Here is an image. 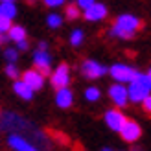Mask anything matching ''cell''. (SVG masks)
<instances>
[{"instance_id":"obj_1","label":"cell","mask_w":151,"mask_h":151,"mask_svg":"<svg viewBox=\"0 0 151 151\" xmlns=\"http://www.w3.org/2000/svg\"><path fill=\"white\" fill-rule=\"evenodd\" d=\"M129 100L134 103H142L146 98L151 94V78L149 74H140L134 81L129 83Z\"/></svg>"},{"instance_id":"obj_2","label":"cell","mask_w":151,"mask_h":151,"mask_svg":"<svg viewBox=\"0 0 151 151\" xmlns=\"http://www.w3.org/2000/svg\"><path fill=\"white\" fill-rule=\"evenodd\" d=\"M109 74L112 76V79H114L116 83H127V85L140 76V72L137 68H133V66H129V65H120V63L112 65L109 68Z\"/></svg>"},{"instance_id":"obj_3","label":"cell","mask_w":151,"mask_h":151,"mask_svg":"<svg viewBox=\"0 0 151 151\" xmlns=\"http://www.w3.org/2000/svg\"><path fill=\"white\" fill-rule=\"evenodd\" d=\"M2 127H4V129L13 131V133L22 131V129H26V131L33 129L24 118L19 116V114H15V112H4V114H2Z\"/></svg>"},{"instance_id":"obj_4","label":"cell","mask_w":151,"mask_h":151,"mask_svg":"<svg viewBox=\"0 0 151 151\" xmlns=\"http://www.w3.org/2000/svg\"><path fill=\"white\" fill-rule=\"evenodd\" d=\"M50 81H52V85H54L57 90L68 87V83H70V68H68V65L66 63L59 65L57 68L52 72V79Z\"/></svg>"},{"instance_id":"obj_5","label":"cell","mask_w":151,"mask_h":151,"mask_svg":"<svg viewBox=\"0 0 151 151\" xmlns=\"http://www.w3.org/2000/svg\"><path fill=\"white\" fill-rule=\"evenodd\" d=\"M81 72L85 78L88 79H96V78H101L103 74H107V68L101 65V63H98L94 61V59H85L81 65Z\"/></svg>"},{"instance_id":"obj_6","label":"cell","mask_w":151,"mask_h":151,"mask_svg":"<svg viewBox=\"0 0 151 151\" xmlns=\"http://www.w3.org/2000/svg\"><path fill=\"white\" fill-rule=\"evenodd\" d=\"M33 63H35V68L39 70L42 76H50L52 55L48 54L46 50H41V48H37V50L33 52Z\"/></svg>"},{"instance_id":"obj_7","label":"cell","mask_w":151,"mask_h":151,"mask_svg":"<svg viewBox=\"0 0 151 151\" xmlns=\"http://www.w3.org/2000/svg\"><path fill=\"white\" fill-rule=\"evenodd\" d=\"M7 146L13 151H39V147L33 146L29 140H26L24 137H20L19 133H11L7 137Z\"/></svg>"},{"instance_id":"obj_8","label":"cell","mask_w":151,"mask_h":151,"mask_svg":"<svg viewBox=\"0 0 151 151\" xmlns=\"http://www.w3.org/2000/svg\"><path fill=\"white\" fill-rule=\"evenodd\" d=\"M109 98L116 107H124L129 101V90L124 87V83H116V85L109 87Z\"/></svg>"},{"instance_id":"obj_9","label":"cell","mask_w":151,"mask_h":151,"mask_svg":"<svg viewBox=\"0 0 151 151\" xmlns=\"http://www.w3.org/2000/svg\"><path fill=\"white\" fill-rule=\"evenodd\" d=\"M127 118L124 116V112H120L118 109H109L107 112H105V124L109 125V129L112 131H122V127L125 125Z\"/></svg>"},{"instance_id":"obj_10","label":"cell","mask_w":151,"mask_h":151,"mask_svg":"<svg viewBox=\"0 0 151 151\" xmlns=\"http://www.w3.org/2000/svg\"><path fill=\"white\" fill-rule=\"evenodd\" d=\"M22 81H24L29 88L41 90L42 85H44V76L37 70V68H32V70H26L24 74H22Z\"/></svg>"},{"instance_id":"obj_11","label":"cell","mask_w":151,"mask_h":151,"mask_svg":"<svg viewBox=\"0 0 151 151\" xmlns=\"http://www.w3.org/2000/svg\"><path fill=\"white\" fill-rule=\"evenodd\" d=\"M114 24L118 26V28H122V29H125V32H131V33H134L137 29L142 26V22H140V19H137L134 15H120V17L116 19V22Z\"/></svg>"},{"instance_id":"obj_12","label":"cell","mask_w":151,"mask_h":151,"mask_svg":"<svg viewBox=\"0 0 151 151\" xmlns=\"http://www.w3.org/2000/svg\"><path fill=\"white\" fill-rule=\"evenodd\" d=\"M120 134H122V138L125 142H137L140 138V134H142V129H140V125L137 122L127 120L125 125L122 127V131H120Z\"/></svg>"},{"instance_id":"obj_13","label":"cell","mask_w":151,"mask_h":151,"mask_svg":"<svg viewBox=\"0 0 151 151\" xmlns=\"http://www.w3.org/2000/svg\"><path fill=\"white\" fill-rule=\"evenodd\" d=\"M83 17H85V20H88V22H98V20H103L105 17H107V7H105L103 4H100V2H96L92 7L85 9Z\"/></svg>"},{"instance_id":"obj_14","label":"cell","mask_w":151,"mask_h":151,"mask_svg":"<svg viewBox=\"0 0 151 151\" xmlns=\"http://www.w3.org/2000/svg\"><path fill=\"white\" fill-rule=\"evenodd\" d=\"M55 103L59 105L61 109H68L70 105L74 103V94L72 90L66 87V88H59L55 92Z\"/></svg>"},{"instance_id":"obj_15","label":"cell","mask_w":151,"mask_h":151,"mask_svg":"<svg viewBox=\"0 0 151 151\" xmlns=\"http://www.w3.org/2000/svg\"><path fill=\"white\" fill-rule=\"evenodd\" d=\"M13 90H15V94H17L20 100H26V101L32 100V98H33V92H35V90L29 88L22 79H15V83H13Z\"/></svg>"},{"instance_id":"obj_16","label":"cell","mask_w":151,"mask_h":151,"mask_svg":"<svg viewBox=\"0 0 151 151\" xmlns=\"http://www.w3.org/2000/svg\"><path fill=\"white\" fill-rule=\"evenodd\" d=\"M7 35H9V41H15V42L26 41V29L22 26H13L9 32H7Z\"/></svg>"},{"instance_id":"obj_17","label":"cell","mask_w":151,"mask_h":151,"mask_svg":"<svg viewBox=\"0 0 151 151\" xmlns=\"http://www.w3.org/2000/svg\"><path fill=\"white\" fill-rule=\"evenodd\" d=\"M0 15H4L7 19H13L17 15V6L15 2H2L0 4Z\"/></svg>"},{"instance_id":"obj_18","label":"cell","mask_w":151,"mask_h":151,"mask_svg":"<svg viewBox=\"0 0 151 151\" xmlns=\"http://www.w3.org/2000/svg\"><path fill=\"white\" fill-rule=\"evenodd\" d=\"M79 9H81V7H79L78 4H68V6L65 7L66 19H68V20H76V19L79 17Z\"/></svg>"},{"instance_id":"obj_19","label":"cell","mask_w":151,"mask_h":151,"mask_svg":"<svg viewBox=\"0 0 151 151\" xmlns=\"http://www.w3.org/2000/svg\"><path fill=\"white\" fill-rule=\"evenodd\" d=\"M111 35L112 37H118V39H131V37L134 35V33H131V32H125V29H122V28H118L116 24L111 28Z\"/></svg>"},{"instance_id":"obj_20","label":"cell","mask_w":151,"mask_h":151,"mask_svg":"<svg viewBox=\"0 0 151 151\" xmlns=\"http://www.w3.org/2000/svg\"><path fill=\"white\" fill-rule=\"evenodd\" d=\"M46 22H48V26H50L52 29H57L59 26L63 24V17H61V15H57V13H52V15H48Z\"/></svg>"},{"instance_id":"obj_21","label":"cell","mask_w":151,"mask_h":151,"mask_svg":"<svg viewBox=\"0 0 151 151\" xmlns=\"http://www.w3.org/2000/svg\"><path fill=\"white\" fill-rule=\"evenodd\" d=\"M100 96H101L100 88H96V87H88V88H85V98H87L88 101H98V100H100Z\"/></svg>"},{"instance_id":"obj_22","label":"cell","mask_w":151,"mask_h":151,"mask_svg":"<svg viewBox=\"0 0 151 151\" xmlns=\"http://www.w3.org/2000/svg\"><path fill=\"white\" fill-rule=\"evenodd\" d=\"M4 59L7 63H15L19 59V48H6L4 50Z\"/></svg>"},{"instance_id":"obj_23","label":"cell","mask_w":151,"mask_h":151,"mask_svg":"<svg viewBox=\"0 0 151 151\" xmlns=\"http://www.w3.org/2000/svg\"><path fill=\"white\" fill-rule=\"evenodd\" d=\"M81 42H83V32L81 29H74L70 33V44L72 46H79Z\"/></svg>"},{"instance_id":"obj_24","label":"cell","mask_w":151,"mask_h":151,"mask_svg":"<svg viewBox=\"0 0 151 151\" xmlns=\"http://www.w3.org/2000/svg\"><path fill=\"white\" fill-rule=\"evenodd\" d=\"M19 68H17V66H15V63H7L6 65V76H7V78H11V79H17L19 78Z\"/></svg>"},{"instance_id":"obj_25","label":"cell","mask_w":151,"mask_h":151,"mask_svg":"<svg viewBox=\"0 0 151 151\" xmlns=\"http://www.w3.org/2000/svg\"><path fill=\"white\" fill-rule=\"evenodd\" d=\"M11 28H13L11 19H7V17H4V15H0V32L6 33V32H9Z\"/></svg>"},{"instance_id":"obj_26","label":"cell","mask_w":151,"mask_h":151,"mask_svg":"<svg viewBox=\"0 0 151 151\" xmlns=\"http://www.w3.org/2000/svg\"><path fill=\"white\" fill-rule=\"evenodd\" d=\"M76 4H78L83 11H85V9H88V7H92L96 4V0H76Z\"/></svg>"},{"instance_id":"obj_27","label":"cell","mask_w":151,"mask_h":151,"mask_svg":"<svg viewBox=\"0 0 151 151\" xmlns=\"http://www.w3.org/2000/svg\"><path fill=\"white\" fill-rule=\"evenodd\" d=\"M44 4L50 6V7H59L65 4V0H44Z\"/></svg>"},{"instance_id":"obj_28","label":"cell","mask_w":151,"mask_h":151,"mask_svg":"<svg viewBox=\"0 0 151 151\" xmlns=\"http://www.w3.org/2000/svg\"><path fill=\"white\" fill-rule=\"evenodd\" d=\"M142 107H144V111H147V112H151V94L146 98L144 101H142Z\"/></svg>"},{"instance_id":"obj_29","label":"cell","mask_w":151,"mask_h":151,"mask_svg":"<svg viewBox=\"0 0 151 151\" xmlns=\"http://www.w3.org/2000/svg\"><path fill=\"white\" fill-rule=\"evenodd\" d=\"M17 48H19L20 52H26V50H28V41H19V42H17Z\"/></svg>"},{"instance_id":"obj_30","label":"cell","mask_w":151,"mask_h":151,"mask_svg":"<svg viewBox=\"0 0 151 151\" xmlns=\"http://www.w3.org/2000/svg\"><path fill=\"white\" fill-rule=\"evenodd\" d=\"M39 48H41V50H46V42H44V41L39 42Z\"/></svg>"},{"instance_id":"obj_31","label":"cell","mask_w":151,"mask_h":151,"mask_svg":"<svg viewBox=\"0 0 151 151\" xmlns=\"http://www.w3.org/2000/svg\"><path fill=\"white\" fill-rule=\"evenodd\" d=\"M101 151H112V149H111V147H103Z\"/></svg>"},{"instance_id":"obj_32","label":"cell","mask_w":151,"mask_h":151,"mask_svg":"<svg viewBox=\"0 0 151 151\" xmlns=\"http://www.w3.org/2000/svg\"><path fill=\"white\" fill-rule=\"evenodd\" d=\"M2 2H15V0H2Z\"/></svg>"},{"instance_id":"obj_33","label":"cell","mask_w":151,"mask_h":151,"mask_svg":"<svg viewBox=\"0 0 151 151\" xmlns=\"http://www.w3.org/2000/svg\"><path fill=\"white\" fill-rule=\"evenodd\" d=\"M133 151H142V149H138V147H134V149H133Z\"/></svg>"},{"instance_id":"obj_34","label":"cell","mask_w":151,"mask_h":151,"mask_svg":"<svg viewBox=\"0 0 151 151\" xmlns=\"http://www.w3.org/2000/svg\"><path fill=\"white\" fill-rule=\"evenodd\" d=\"M147 74H149V78H151V68H149V72H147Z\"/></svg>"}]
</instances>
